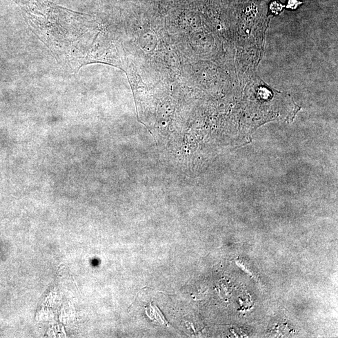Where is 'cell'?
<instances>
[{"instance_id":"cell-1","label":"cell","mask_w":338,"mask_h":338,"mask_svg":"<svg viewBox=\"0 0 338 338\" xmlns=\"http://www.w3.org/2000/svg\"><path fill=\"white\" fill-rule=\"evenodd\" d=\"M282 8H283V6L279 1H273L270 6L271 12L274 14L281 12Z\"/></svg>"},{"instance_id":"cell-2","label":"cell","mask_w":338,"mask_h":338,"mask_svg":"<svg viewBox=\"0 0 338 338\" xmlns=\"http://www.w3.org/2000/svg\"><path fill=\"white\" fill-rule=\"evenodd\" d=\"M300 2L297 1V0H289L286 7L287 8L296 9L297 8Z\"/></svg>"}]
</instances>
